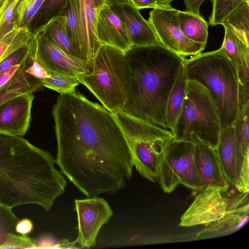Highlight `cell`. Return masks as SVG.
Masks as SVG:
<instances>
[{"label": "cell", "instance_id": "obj_24", "mask_svg": "<svg viewBox=\"0 0 249 249\" xmlns=\"http://www.w3.org/2000/svg\"><path fill=\"white\" fill-rule=\"evenodd\" d=\"M188 79L184 66L179 72L168 97L165 121L167 128L172 131L175 127L182 108Z\"/></svg>", "mask_w": 249, "mask_h": 249}, {"label": "cell", "instance_id": "obj_5", "mask_svg": "<svg viewBox=\"0 0 249 249\" xmlns=\"http://www.w3.org/2000/svg\"><path fill=\"white\" fill-rule=\"evenodd\" d=\"M222 129L218 109L208 89L188 79L181 111L172 131L175 139L216 148Z\"/></svg>", "mask_w": 249, "mask_h": 249}, {"label": "cell", "instance_id": "obj_31", "mask_svg": "<svg viewBox=\"0 0 249 249\" xmlns=\"http://www.w3.org/2000/svg\"><path fill=\"white\" fill-rule=\"evenodd\" d=\"M246 0H211L212 11L209 23L212 26L221 24L224 19Z\"/></svg>", "mask_w": 249, "mask_h": 249}, {"label": "cell", "instance_id": "obj_34", "mask_svg": "<svg viewBox=\"0 0 249 249\" xmlns=\"http://www.w3.org/2000/svg\"><path fill=\"white\" fill-rule=\"evenodd\" d=\"M76 242L74 240L70 242L68 239H64L56 240L50 236H45L36 240L35 249L51 248V249H77L75 246Z\"/></svg>", "mask_w": 249, "mask_h": 249}, {"label": "cell", "instance_id": "obj_12", "mask_svg": "<svg viewBox=\"0 0 249 249\" xmlns=\"http://www.w3.org/2000/svg\"><path fill=\"white\" fill-rule=\"evenodd\" d=\"M37 57L51 74L78 77L89 72L91 64L71 56L53 45L44 31H37Z\"/></svg>", "mask_w": 249, "mask_h": 249}, {"label": "cell", "instance_id": "obj_21", "mask_svg": "<svg viewBox=\"0 0 249 249\" xmlns=\"http://www.w3.org/2000/svg\"><path fill=\"white\" fill-rule=\"evenodd\" d=\"M224 29L220 48L234 67L241 84H249V46L229 29Z\"/></svg>", "mask_w": 249, "mask_h": 249}, {"label": "cell", "instance_id": "obj_29", "mask_svg": "<svg viewBox=\"0 0 249 249\" xmlns=\"http://www.w3.org/2000/svg\"><path fill=\"white\" fill-rule=\"evenodd\" d=\"M249 103L239 110L232 125L236 144L243 159L249 157Z\"/></svg>", "mask_w": 249, "mask_h": 249}, {"label": "cell", "instance_id": "obj_35", "mask_svg": "<svg viewBox=\"0 0 249 249\" xmlns=\"http://www.w3.org/2000/svg\"><path fill=\"white\" fill-rule=\"evenodd\" d=\"M67 1V0H45L39 10L45 19V24L61 14Z\"/></svg>", "mask_w": 249, "mask_h": 249}, {"label": "cell", "instance_id": "obj_23", "mask_svg": "<svg viewBox=\"0 0 249 249\" xmlns=\"http://www.w3.org/2000/svg\"><path fill=\"white\" fill-rule=\"evenodd\" d=\"M59 16H60L64 20L67 30L72 41L77 57L84 61V46L79 8V0H67L63 11Z\"/></svg>", "mask_w": 249, "mask_h": 249}, {"label": "cell", "instance_id": "obj_45", "mask_svg": "<svg viewBox=\"0 0 249 249\" xmlns=\"http://www.w3.org/2000/svg\"><path fill=\"white\" fill-rule=\"evenodd\" d=\"M3 12L4 11H3L0 12V20H1V18H2V16H3Z\"/></svg>", "mask_w": 249, "mask_h": 249}, {"label": "cell", "instance_id": "obj_16", "mask_svg": "<svg viewBox=\"0 0 249 249\" xmlns=\"http://www.w3.org/2000/svg\"><path fill=\"white\" fill-rule=\"evenodd\" d=\"M96 33L101 45L115 47L124 53L133 47L123 22L107 4L99 12Z\"/></svg>", "mask_w": 249, "mask_h": 249}, {"label": "cell", "instance_id": "obj_30", "mask_svg": "<svg viewBox=\"0 0 249 249\" xmlns=\"http://www.w3.org/2000/svg\"><path fill=\"white\" fill-rule=\"evenodd\" d=\"M43 87L53 89L60 94H68L75 91V88L79 84L76 77L51 74L48 78L41 79Z\"/></svg>", "mask_w": 249, "mask_h": 249}, {"label": "cell", "instance_id": "obj_11", "mask_svg": "<svg viewBox=\"0 0 249 249\" xmlns=\"http://www.w3.org/2000/svg\"><path fill=\"white\" fill-rule=\"evenodd\" d=\"M198 191L192 203L180 218V226L206 225L221 219L226 214V200L221 189L208 186Z\"/></svg>", "mask_w": 249, "mask_h": 249}, {"label": "cell", "instance_id": "obj_17", "mask_svg": "<svg viewBox=\"0 0 249 249\" xmlns=\"http://www.w3.org/2000/svg\"><path fill=\"white\" fill-rule=\"evenodd\" d=\"M123 22L133 46L160 43L149 21L130 3L109 5Z\"/></svg>", "mask_w": 249, "mask_h": 249}, {"label": "cell", "instance_id": "obj_20", "mask_svg": "<svg viewBox=\"0 0 249 249\" xmlns=\"http://www.w3.org/2000/svg\"><path fill=\"white\" fill-rule=\"evenodd\" d=\"M249 203L237 208L227 209L221 219L205 225L196 237L199 239L226 235L239 230L249 220Z\"/></svg>", "mask_w": 249, "mask_h": 249}, {"label": "cell", "instance_id": "obj_13", "mask_svg": "<svg viewBox=\"0 0 249 249\" xmlns=\"http://www.w3.org/2000/svg\"><path fill=\"white\" fill-rule=\"evenodd\" d=\"M33 94H23L0 105V132L23 137L30 126Z\"/></svg>", "mask_w": 249, "mask_h": 249}, {"label": "cell", "instance_id": "obj_8", "mask_svg": "<svg viewBox=\"0 0 249 249\" xmlns=\"http://www.w3.org/2000/svg\"><path fill=\"white\" fill-rule=\"evenodd\" d=\"M178 10L171 6L153 8L148 21L160 43L183 57L194 56L202 53L206 45L189 39L180 29Z\"/></svg>", "mask_w": 249, "mask_h": 249}, {"label": "cell", "instance_id": "obj_38", "mask_svg": "<svg viewBox=\"0 0 249 249\" xmlns=\"http://www.w3.org/2000/svg\"><path fill=\"white\" fill-rule=\"evenodd\" d=\"M33 224L31 220L24 218L19 220L16 226L17 233L23 235H27L33 229Z\"/></svg>", "mask_w": 249, "mask_h": 249}, {"label": "cell", "instance_id": "obj_9", "mask_svg": "<svg viewBox=\"0 0 249 249\" xmlns=\"http://www.w3.org/2000/svg\"><path fill=\"white\" fill-rule=\"evenodd\" d=\"M174 139L171 131L159 126L141 140L127 139L133 166L141 176L153 182L158 181L161 162Z\"/></svg>", "mask_w": 249, "mask_h": 249}, {"label": "cell", "instance_id": "obj_37", "mask_svg": "<svg viewBox=\"0 0 249 249\" xmlns=\"http://www.w3.org/2000/svg\"><path fill=\"white\" fill-rule=\"evenodd\" d=\"M28 48V44L17 50L1 60L0 62V72L14 65L20 64L27 53Z\"/></svg>", "mask_w": 249, "mask_h": 249}, {"label": "cell", "instance_id": "obj_42", "mask_svg": "<svg viewBox=\"0 0 249 249\" xmlns=\"http://www.w3.org/2000/svg\"><path fill=\"white\" fill-rule=\"evenodd\" d=\"M105 1L109 5L129 3L128 0H105Z\"/></svg>", "mask_w": 249, "mask_h": 249}, {"label": "cell", "instance_id": "obj_2", "mask_svg": "<svg viewBox=\"0 0 249 249\" xmlns=\"http://www.w3.org/2000/svg\"><path fill=\"white\" fill-rule=\"evenodd\" d=\"M48 152L0 132V204H33L46 211L65 192L67 181Z\"/></svg>", "mask_w": 249, "mask_h": 249}, {"label": "cell", "instance_id": "obj_22", "mask_svg": "<svg viewBox=\"0 0 249 249\" xmlns=\"http://www.w3.org/2000/svg\"><path fill=\"white\" fill-rule=\"evenodd\" d=\"M12 209L0 204V249H35L36 240L17 232L19 219Z\"/></svg>", "mask_w": 249, "mask_h": 249}, {"label": "cell", "instance_id": "obj_40", "mask_svg": "<svg viewBox=\"0 0 249 249\" xmlns=\"http://www.w3.org/2000/svg\"><path fill=\"white\" fill-rule=\"evenodd\" d=\"M128 1L131 5L139 10L161 7L158 4L157 0H128Z\"/></svg>", "mask_w": 249, "mask_h": 249}, {"label": "cell", "instance_id": "obj_3", "mask_svg": "<svg viewBox=\"0 0 249 249\" xmlns=\"http://www.w3.org/2000/svg\"><path fill=\"white\" fill-rule=\"evenodd\" d=\"M124 55L129 91L122 111L168 129V97L186 58L160 43L133 46Z\"/></svg>", "mask_w": 249, "mask_h": 249}, {"label": "cell", "instance_id": "obj_15", "mask_svg": "<svg viewBox=\"0 0 249 249\" xmlns=\"http://www.w3.org/2000/svg\"><path fill=\"white\" fill-rule=\"evenodd\" d=\"M216 149L226 180L234 187L241 172L249 168V157H242L232 125L222 128Z\"/></svg>", "mask_w": 249, "mask_h": 249}, {"label": "cell", "instance_id": "obj_36", "mask_svg": "<svg viewBox=\"0 0 249 249\" xmlns=\"http://www.w3.org/2000/svg\"><path fill=\"white\" fill-rule=\"evenodd\" d=\"M44 1L45 0H33L30 2L23 12L18 27H28L33 19L39 11Z\"/></svg>", "mask_w": 249, "mask_h": 249}, {"label": "cell", "instance_id": "obj_18", "mask_svg": "<svg viewBox=\"0 0 249 249\" xmlns=\"http://www.w3.org/2000/svg\"><path fill=\"white\" fill-rule=\"evenodd\" d=\"M106 4L105 0H79L84 61L89 64L101 46L96 36V24L99 12Z\"/></svg>", "mask_w": 249, "mask_h": 249}, {"label": "cell", "instance_id": "obj_7", "mask_svg": "<svg viewBox=\"0 0 249 249\" xmlns=\"http://www.w3.org/2000/svg\"><path fill=\"white\" fill-rule=\"evenodd\" d=\"M195 144L174 139L168 146L160 163L158 182L163 192L170 193L179 184L198 190Z\"/></svg>", "mask_w": 249, "mask_h": 249}, {"label": "cell", "instance_id": "obj_39", "mask_svg": "<svg viewBox=\"0 0 249 249\" xmlns=\"http://www.w3.org/2000/svg\"><path fill=\"white\" fill-rule=\"evenodd\" d=\"M20 64L14 65L9 69L0 72V89L4 86L11 80L18 70Z\"/></svg>", "mask_w": 249, "mask_h": 249}, {"label": "cell", "instance_id": "obj_44", "mask_svg": "<svg viewBox=\"0 0 249 249\" xmlns=\"http://www.w3.org/2000/svg\"><path fill=\"white\" fill-rule=\"evenodd\" d=\"M10 0H0V12L4 11L8 6Z\"/></svg>", "mask_w": 249, "mask_h": 249}, {"label": "cell", "instance_id": "obj_4", "mask_svg": "<svg viewBox=\"0 0 249 249\" xmlns=\"http://www.w3.org/2000/svg\"><path fill=\"white\" fill-rule=\"evenodd\" d=\"M187 79L210 92L222 128L232 125L240 109L249 103V84L242 85L232 63L221 48L185 59Z\"/></svg>", "mask_w": 249, "mask_h": 249}, {"label": "cell", "instance_id": "obj_19", "mask_svg": "<svg viewBox=\"0 0 249 249\" xmlns=\"http://www.w3.org/2000/svg\"><path fill=\"white\" fill-rule=\"evenodd\" d=\"M32 63L28 44L27 53L18 70L11 80L0 89V105L11 98L23 94H33L42 90L41 80L26 72Z\"/></svg>", "mask_w": 249, "mask_h": 249}, {"label": "cell", "instance_id": "obj_10", "mask_svg": "<svg viewBox=\"0 0 249 249\" xmlns=\"http://www.w3.org/2000/svg\"><path fill=\"white\" fill-rule=\"evenodd\" d=\"M74 203L78 220L76 243L80 248L95 246L100 229L109 221L113 211L106 200L97 196L75 199Z\"/></svg>", "mask_w": 249, "mask_h": 249}, {"label": "cell", "instance_id": "obj_14", "mask_svg": "<svg viewBox=\"0 0 249 249\" xmlns=\"http://www.w3.org/2000/svg\"><path fill=\"white\" fill-rule=\"evenodd\" d=\"M194 153L198 190L211 186L226 192L230 185L226 180L216 148L195 144Z\"/></svg>", "mask_w": 249, "mask_h": 249}, {"label": "cell", "instance_id": "obj_33", "mask_svg": "<svg viewBox=\"0 0 249 249\" xmlns=\"http://www.w3.org/2000/svg\"><path fill=\"white\" fill-rule=\"evenodd\" d=\"M20 0H10L4 10L0 22V41L13 28L16 26L14 19V12Z\"/></svg>", "mask_w": 249, "mask_h": 249}, {"label": "cell", "instance_id": "obj_1", "mask_svg": "<svg viewBox=\"0 0 249 249\" xmlns=\"http://www.w3.org/2000/svg\"><path fill=\"white\" fill-rule=\"evenodd\" d=\"M52 114L55 162L76 188L89 197L126 186L132 178V157L114 114L75 91L60 94Z\"/></svg>", "mask_w": 249, "mask_h": 249}, {"label": "cell", "instance_id": "obj_43", "mask_svg": "<svg viewBox=\"0 0 249 249\" xmlns=\"http://www.w3.org/2000/svg\"><path fill=\"white\" fill-rule=\"evenodd\" d=\"M175 0H157L158 4L161 6H171V3Z\"/></svg>", "mask_w": 249, "mask_h": 249}, {"label": "cell", "instance_id": "obj_41", "mask_svg": "<svg viewBox=\"0 0 249 249\" xmlns=\"http://www.w3.org/2000/svg\"><path fill=\"white\" fill-rule=\"evenodd\" d=\"M205 0H184L186 11L196 15H200V7Z\"/></svg>", "mask_w": 249, "mask_h": 249}, {"label": "cell", "instance_id": "obj_28", "mask_svg": "<svg viewBox=\"0 0 249 249\" xmlns=\"http://www.w3.org/2000/svg\"><path fill=\"white\" fill-rule=\"evenodd\" d=\"M32 32L27 27H15L0 41V62L21 47L27 45Z\"/></svg>", "mask_w": 249, "mask_h": 249}, {"label": "cell", "instance_id": "obj_32", "mask_svg": "<svg viewBox=\"0 0 249 249\" xmlns=\"http://www.w3.org/2000/svg\"><path fill=\"white\" fill-rule=\"evenodd\" d=\"M38 40L35 33H33L29 42L30 51L32 59V63L25 71L34 77L40 80L50 77L51 74L49 72L38 62L37 57Z\"/></svg>", "mask_w": 249, "mask_h": 249}, {"label": "cell", "instance_id": "obj_6", "mask_svg": "<svg viewBox=\"0 0 249 249\" xmlns=\"http://www.w3.org/2000/svg\"><path fill=\"white\" fill-rule=\"evenodd\" d=\"M77 78L111 113L115 114L123 111L129 87L127 64L122 51L101 45L89 71Z\"/></svg>", "mask_w": 249, "mask_h": 249}, {"label": "cell", "instance_id": "obj_25", "mask_svg": "<svg viewBox=\"0 0 249 249\" xmlns=\"http://www.w3.org/2000/svg\"><path fill=\"white\" fill-rule=\"evenodd\" d=\"M179 26L184 34L190 40L206 45L208 37V22L200 15L187 11L178 10Z\"/></svg>", "mask_w": 249, "mask_h": 249}, {"label": "cell", "instance_id": "obj_27", "mask_svg": "<svg viewBox=\"0 0 249 249\" xmlns=\"http://www.w3.org/2000/svg\"><path fill=\"white\" fill-rule=\"evenodd\" d=\"M221 25L229 29L249 46V0L240 3L224 19Z\"/></svg>", "mask_w": 249, "mask_h": 249}, {"label": "cell", "instance_id": "obj_26", "mask_svg": "<svg viewBox=\"0 0 249 249\" xmlns=\"http://www.w3.org/2000/svg\"><path fill=\"white\" fill-rule=\"evenodd\" d=\"M36 31H44L49 40L53 45L68 54L77 58L64 20L60 16L52 19L45 24L41 26Z\"/></svg>", "mask_w": 249, "mask_h": 249}]
</instances>
